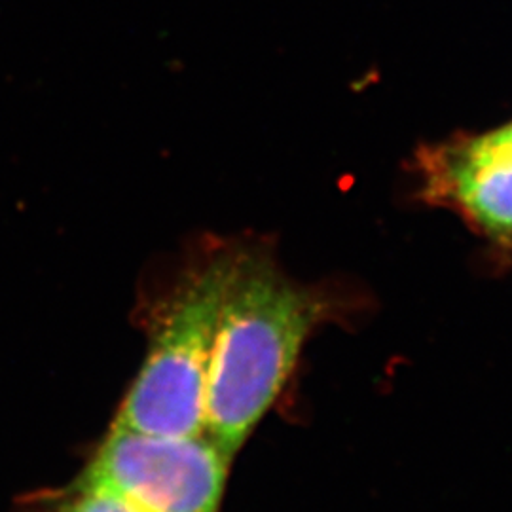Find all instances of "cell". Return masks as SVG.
Here are the masks:
<instances>
[{
  "label": "cell",
  "instance_id": "cell-1",
  "mask_svg": "<svg viewBox=\"0 0 512 512\" xmlns=\"http://www.w3.org/2000/svg\"><path fill=\"white\" fill-rule=\"evenodd\" d=\"M357 300L344 281L291 277L272 239L238 236L209 366L203 433L234 458L274 406L315 330L346 321Z\"/></svg>",
  "mask_w": 512,
  "mask_h": 512
},
{
  "label": "cell",
  "instance_id": "cell-2",
  "mask_svg": "<svg viewBox=\"0 0 512 512\" xmlns=\"http://www.w3.org/2000/svg\"><path fill=\"white\" fill-rule=\"evenodd\" d=\"M238 236L203 234L158 268L141 298L147 353L112 425L150 435L205 431L209 366Z\"/></svg>",
  "mask_w": 512,
  "mask_h": 512
},
{
  "label": "cell",
  "instance_id": "cell-3",
  "mask_svg": "<svg viewBox=\"0 0 512 512\" xmlns=\"http://www.w3.org/2000/svg\"><path fill=\"white\" fill-rule=\"evenodd\" d=\"M232 459L205 433L169 437L110 425L82 473L139 512H220Z\"/></svg>",
  "mask_w": 512,
  "mask_h": 512
},
{
  "label": "cell",
  "instance_id": "cell-4",
  "mask_svg": "<svg viewBox=\"0 0 512 512\" xmlns=\"http://www.w3.org/2000/svg\"><path fill=\"white\" fill-rule=\"evenodd\" d=\"M410 171L418 202L452 211L478 236L512 249V120L421 145Z\"/></svg>",
  "mask_w": 512,
  "mask_h": 512
},
{
  "label": "cell",
  "instance_id": "cell-5",
  "mask_svg": "<svg viewBox=\"0 0 512 512\" xmlns=\"http://www.w3.org/2000/svg\"><path fill=\"white\" fill-rule=\"evenodd\" d=\"M16 512H139L124 497L80 473L65 486L21 495Z\"/></svg>",
  "mask_w": 512,
  "mask_h": 512
}]
</instances>
